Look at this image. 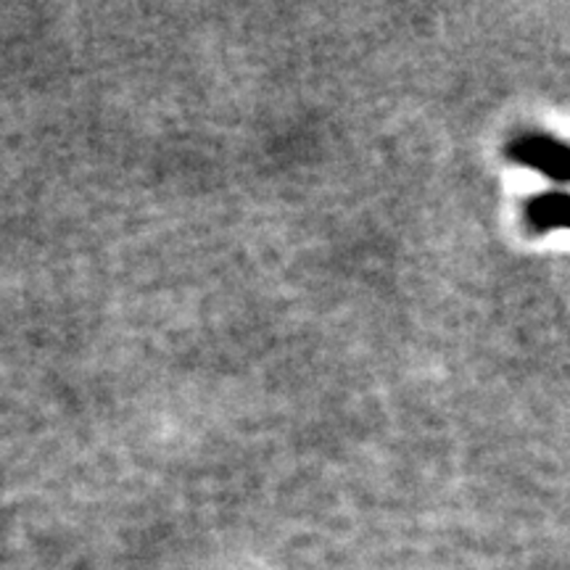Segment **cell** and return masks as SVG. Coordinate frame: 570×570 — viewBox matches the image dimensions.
Returning <instances> with one entry per match:
<instances>
[{"instance_id":"1","label":"cell","mask_w":570,"mask_h":570,"mask_svg":"<svg viewBox=\"0 0 570 570\" xmlns=\"http://www.w3.org/2000/svg\"><path fill=\"white\" fill-rule=\"evenodd\" d=\"M523 159L533 164L537 169H541V173H550L554 177L566 175V167H568L566 148L554 146V142H547V140H533L531 146H525Z\"/></svg>"}]
</instances>
